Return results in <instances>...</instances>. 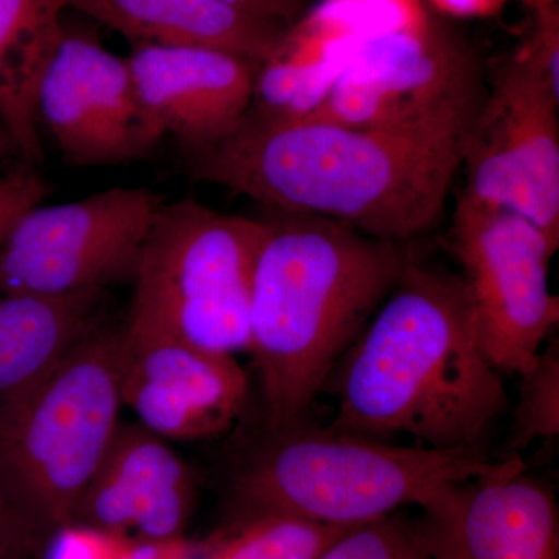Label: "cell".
<instances>
[{
    "label": "cell",
    "instance_id": "484cf974",
    "mask_svg": "<svg viewBox=\"0 0 559 559\" xmlns=\"http://www.w3.org/2000/svg\"><path fill=\"white\" fill-rule=\"evenodd\" d=\"M218 2L261 20L275 21L280 24H285L300 9V0H218Z\"/></svg>",
    "mask_w": 559,
    "mask_h": 559
},
{
    "label": "cell",
    "instance_id": "3957f363",
    "mask_svg": "<svg viewBox=\"0 0 559 559\" xmlns=\"http://www.w3.org/2000/svg\"><path fill=\"white\" fill-rule=\"evenodd\" d=\"M250 286L249 352L266 429L305 421L337 364L412 259L406 242L274 212Z\"/></svg>",
    "mask_w": 559,
    "mask_h": 559
},
{
    "label": "cell",
    "instance_id": "7a4b0ae2",
    "mask_svg": "<svg viewBox=\"0 0 559 559\" xmlns=\"http://www.w3.org/2000/svg\"><path fill=\"white\" fill-rule=\"evenodd\" d=\"M333 428L437 450H484L509 411L481 347L465 283L414 257L326 382Z\"/></svg>",
    "mask_w": 559,
    "mask_h": 559
},
{
    "label": "cell",
    "instance_id": "5bb4252c",
    "mask_svg": "<svg viewBox=\"0 0 559 559\" xmlns=\"http://www.w3.org/2000/svg\"><path fill=\"white\" fill-rule=\"evenodd\" d=\"M197 489L170 441L120 419L72 522L132 540L182 538Z\"/></svg>",
    "mask_w": 559,
    "mask_h": 559
},
{
    "label": "cell",
    "instance_id": "277c9868",
    "mask_svg": "<svg viewBox=\"0 0 559 559\" xmlns=\"http://www.w3.org/2000/svg\"><path fill=\"white\" fill-rule=\"evenodd\" d=\"M524 466L484 450L396 447L308 419L266 429L235 466L230 520L282 513L323 524L358 527L403 507L425 509L444 491L479 477Z\"/></svg>",
    "mask_w": 559,
    "mask_h": 559
},
{
    "label": "cell",
    "instance_id": "4fadbf2b",
    "mask_svg": "<svg viewBox=\"0 0 559 559\" xmlns=\"http://www.w3.org/2000/svg\"><path fill=\"white\" fill-rule=\"evenodd\" d=\"M415 525L430 559H559V511L525 466L454 485Z\"/></svg>",
    "mask_w": 559,
    "mask_h": 559
},
{
    "label": "cell",
    "instance_id": "83f0119b",
    "mask_svg": "<svg viewBox=\"0 0 559 559\" xmlns=\"http://www.w3.org/2000/svg\"><path fill=\"white\" fill-rule=\"evenodd\" d=\"M16 539L20 540V538L14 535L13 530H11L9 522L3 520L2 514H0V559H7L10 544Z\"/></svg>",
    "mask_w": 559,
    "mask_h": 559
},
{
    "label": "cell",
    "instance_id": "8992f818",
    "mask_svg": "<svg viewBox=\"0 0 559 559\" xmlns=\"http://www.w3.org/2000/svg\"><path fill=\"white\" fill-rule=\"evenodd\" d=\"M266 221L201 202L162 205L151 227L124 329L210 352H249L250 286Z\"/></svg>",
    "mask_w": 559,
    "mask_h": 559
},
{
    "label": "cell",
    "instance_id": "5b68a950",
    "mask_svg": "<svg viewBox=\"0 0 559 559\" xmlns=\"http://www.w3.org/2000/svg\"><path fill=\"white\" fill-rule=\"evenodd\" d=\"M124 326H103L43 380L0 401V514L28 549L75 516L120 423Z\"/></svg>",
    "mask_w": 559,
    "mask_h": 559
},
{
    "label": "cell",
    "instance_id": "7402d4cb",
    "mask_svg": "<svg viewBox=\"0 0 559 559\" xmlns=\"http://www.w3.org/2000/svg\"><path fill=\"white\" fill-rule=\"evenodd\" d=\"M320 559H430L412 525L395 518L349 530Z\"/></svg>",
    "mask_w": 559,
    "mask_h": 559
},
{
    "label": "cell",
    "instance_id": "9a60e30c",
    "mask_svg": "<svg viewBox=\"0 0 559 559\" xmlns=\"http://www.w3.org/2000/svg\"><path fill=\"white\" fill-rule=\"evenodd\" d=\"M127 60L143 108L187 154L229 138L252 106L260 64L240 55L140 46Z\"/></svg>",
    "mask_w": 559,
    "mask_h": 559
},
{
    "label": "cell",
    "instance_id": "44dd1931",
    "mask_svg": "<svg viewBox=\"0 0 559 559\" xmlns=\"http://www.w3.org/2000/svg\"><path fill=\"white\" fill-rule=\"evenodd\" d=\"M520 401L514 411L511 444L525 450L539 439L559 433V356L558 347L540 349L535 362L522 371Z\"/></svg>",
    "mask_w": 559,
    "mask_h": 559
},
{
    "label": "cell",
    "instance_id": "603a6c76",
    "mask_svg": "<svg viewBox=\"0 0 559 559\" xmlns=\"http://www.w3.org/2000/svg\"><path fill=\"white\" fill-rule=\"evenodd\" d=\"M132 539L70 522L58 528L43 547V559H119Z\"/></svg>",
    "mask_w": 559,
    "mask_h": 559
},
{
    "label": "cell",
    "instance_id": "f546056e",
    "mask_svg": "<svg viewBox=\"0 0 559 559\" xmlns=\"http://www.w3.org/2000/svg\"><path fill=\"white\" fill-rule=\"evenodd\" d=\"M533 5H549V3L557 2V0H528Z\"/></svg>",
    "mask_w": 559,
    "mask_h": 559
},
{
    "label": "cell",
    "instance_id": "f1b7e54d",
    "mask_svg": "<svg viewBox=\"0 0 559 559\" xmlns=\"http://www.w3.org/2000/svg\"><path fill=\"white\" fill-rule=\"evenodd\" d=\"M14 154L17 156L16 145H14L13 139H11L5 124L0 121V160L14 156Z\"/></svg>",
    "mask_w": 559,
    "mask_h": 559
},
{
    "label": "cell",
    "instance_id": "9c48e42d",
    "mask_svg": "<svg viewBox=\"0 0 559 559\" xmlns=\"http://www.w3.org/2000/svg\"><path fill=\"white\" fill-rule=\"evenodd\" d=\"M451 249L488 359L500 373L521 374L558 323L559 301L549 286L558 246L516 213L460 194Z\"/></svg>",
    "mask_w": 559,
    "mask_h": 559
},
{
    "label": "cell",
    "instance_id": "30bf717a",
    "mask_svg": "<svg viewBox=\"0 0 559 559\" xmlns=\"http://www.w3.org/2000/svg\"><path fill=\"white\" fill-rule=\"evenodd\" d=\"M559 94L518 50L481 102L463 197L516 213L559 246Z\"/></svg>",
    "mask_w": 559,
    "mask_h": 559
},
{
    "label": "cell",
    "instance_id": "7c38bea8",
    "mask_svg": "<svg viewBox=\"0 0 559 559\" xmlns=\"http://www.w3.org/2000/svg\"><path fill=\"white\" fill-rule=\"evenodd\" d=\"M120 395L135 421L162 439L209 440L241 417L249 380L235 356L124 329Z\"/></svg>",
    "mask_w": 559,
    "mask_h": 559
},
{
    "label": "cell",
    "instance_id": "d4e9b609",
    "mask_svg": "<svg viewBox=\"0 0 559 559\" xmlns=\"http://www.w3.org/2000/svg\"><path fill=\"white\" fill-rule=\"evenodd\" d=\"M197 547L182 538L168 540H132L119 559H194Z\"/></svg>",
    "mask_w": 559,
    "mask_h": 559
},
{
    "label": "cell",
    "instance_id": "4316f807",
    "mask_svg": "<svg viewBox=\"0 0 559 559\" xmlns=\"http://www.w3.org/2000/svg\"><path fill=\"white\" fill-rule=\"evenodd\" d=\"M430 3L451 16L481 17L498 13L506 0H430Z\"/></svg>",
    "mask_w": 559,
    "mask_h": 559
},
{
    "label": "cell",
    "instance_id": "52a82bcc",
    "mask_svg": "<svg viewBox=\"0 0 559 559\" xmlns=\"http://www.w3.org/2000/svg\"><path fill=\"white\" fill-rule=\"evenodd\" d=\"M481 102L479 61L465 40L430 20L360 43L304 117L371 130L466 127Z\"/></svg>",
    "mask_w": 559,
    "mask_h": 559
},
{
    "label": "cell",
    "instance_id": "ffe728a7",
    "mask_svg": "<svg viewBox=\"0 0 559 559\" xmlns=\"http://www.w3.org/2000/svg\"><path fill=\"white\" fill-rule=\"evenodd\" d=\"M430 20L423 0H322L300 24L342 38L367 40L423 27Z\"/></svg>",
    "mask_w": 559,
    "mask_h": 559
},
{
    "label": "cell",
    "instance_id": "8fae6325",
    "mask_svg": "<svg viewBox=\"0 0 559 559\" xmlns=\"http://www.w3.org/2000/svg\"><path fill=\"white\" fill-rule=\"evenodd\" d=\"M36 114L73 168L150 159L165 138L140 102L127 58L66 25L40 76Z\"/></svg>",
    "mask_w": 559,
    "mask_h": 559
},
{
    "label": "cell",
    "instance_id": "2e32d148",
    "mask_svg": "<svg viewBox=\"0 0 559 559\" xmlns=\"http://www.w3.org/2000/svg\"><path fill=\"white\" fill-rule=\"evenodd\" d=\"M132 44L207 47L263 64L285 35V25L261 20L218 0H66Z\"/></svg>",
    "mask_w": 559,
    "mask_h": 559
},
{
    "label": "cell",
    "instance_id": "d6986e66",
    "mask_svg": "<svg viewBox=\"0 0 559 559\" xmlns=\"http://www.w3.org/2000/svg\"><path fill=\"white\" fill-rule=\"evenodd\" d=\"M352 528L293 514H252L230 520L205 544L202 559H320Z\"/></svg>",
    "mask_w": 559,
    "mask_h": 559
},
{
    "label": "cell",
    "instance_id": "e0dca14e",
    "mask_svg": "<svg viewBox=\"0 0 559 559\" xmlns=\"http://www.w3.org/2000/svg\"><path fill=\"white\" fill-rule=\"evenodd\" d=\"M109 290L0 294V401L20 395L108 325Z\"/></svg>",
    "mask_w": 559,
    "mask_h": 559
},
{
    "label": "cell",
    "instance_id": "ba28073f",
    "mask_svg": "<svg viewBox=\"0 0 559 559\" xmlns=\"http://www.w3.org/2000/svg\"><path fill=\"white\" fill-rule=\"evenodd\" d=\"M164 198L112 187L66 204H38L0 248V294H70L132 285Z\"/></svg>",
    "mask_w": 559,
    "mask_h": 559
},
{
    "label": "cell",
    "instance_id": "cb8c5ba5",
    "mask_svg": "<svg viewBox=\"0 0 559 559\" xmlns=\"http://www.w3.org/2000/svg\"><path fill=\"white\" fill-rule=\"evenodd\" d=\"M49 193V183L38 170L28 165H17L0 175V248L17 219L27 210L43 204Z\"/></svg>",
    "mask_w": 559,
    "mask_h": 559
},
{
    "label": "cell",
    "instance_id": "ac0fdd59",
    "mask_svg": "<svg viewBox=\"0 0 559 559\" xmlns=\"http://www.w3.org/2000/svg\"><path fill=\"white\" fill-rule=\"evenodd\" d=\"M66 10V0H0V121L33 168L44 162L36 95Z\"/></svg>",
    "mask_w": 559,
    "mask_h": 559
},
{
    "label": "cell",
    "instance_id": "6da1fadb",
    "mask_svg": "<svg viewBox=\"0 0 559 559\" xmlns=\"http://www.w3.org/2000/svg\"><path fill=\"white\" fill-rule=\"evenodd\" d=\"M473 124L371 130L248 112L229 138L187 154V173L275 212L406 242L440 219Z\"/></svg>",
    "mask_w": 559,
    "mask_h": 559
}]
</instances>
